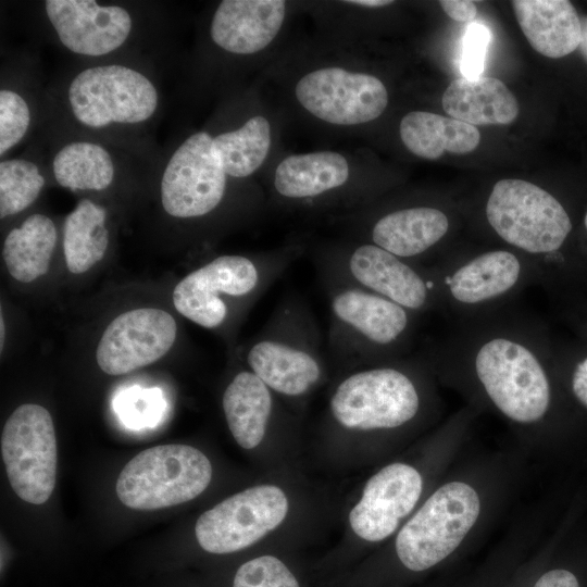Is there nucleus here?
Masks as SVG:
<instances>
[{
	"label": "nucleus",
	"instance_id": "32",
	"mask_svg": "<svg viewBox=\"0 0 587 587\" xmlns=\"http://www.w3.org/2000/svg\"><path fill=\"white\" fill-rule=\"evenodd\" d=\"M233 587H299V584L279 559L262 555L237 570Z\"/></svg>",
	"mask_w": 587,
	"mask_h": 587
},
{
	"label": "nucleus",
	"instance_id": "34",
	"mask_svg": "<svg viewBox=\"0 0 587 587\" xmlns=\"http://www.w3.org/2000/svg\"><path fill=\"white\" fill-rule=\"evenodd\" d=\"M490 38V32L485 25L471 23L467 26L462 41L460 61V68L464 77H480Z\"/></svg>",
	"mask_w": 587,
	"mask_h": 587
},
{
	"label": "nucleus",
	"instance_id": "40",
	"mask_svg": "<svg viewBox=\"0 0 587 587\" xmlns=\"http://www.w3.org/2000/svg\"><path fill=\"white\" fill-rule=\"evenodd\" d=\"M3 329H4V326H3V319H2V315H1V349L3 347Z\"/></svg>",
	"mask_w": 587,
	"mask_h": 587
},
{
	"label": "nucleus",
	"instance_id": "26",
	"mask_svg": "<svg viewBox=\"0 0 587 587\" xmlns=\"http://www.w3.org/2000/svg\"><path fill=\"white\" fill-rule=\"evenodd\" d=\"M55 182L72 191H102L117 174L114 154L92 140H72L61 146L51 161Z\"/></svg>",
	"mask_w": 587,
	"mask_h": 587
},
{
	"label": "nucleus",
	"instance_id": "7",
	"mask_svg": "<svg viewBox=\"0 0 587 587\" xmlns=\"http://www.w3.org/2000/svg\"><path fill=\"white\" fill-rule=\"evenodd\" d=\"M212 478V465L198 449L179 444L149 448L134 457L116 482L120 501L135 510H158L198 497Z\"/></svg>",
	"mask_w": 587,
	"mask_h": 587
},
{
	"label": "nucleus",
	"instance_id": "35",
	"mask_svg": "<svg viewBox=\"0 0 587 587\" xmlns=\"http://www.w3.org/2000/svg\"><path fill=\"white\" fill-rule=\"evenodd\" d=\"M445 13L455 22H473L477 15V7L469 0H442L439 1Z\"/></svg>",
	"mask_w": 587,
	"mask_h": 587
},
{
	"label": "nucleus",
	"instance_id": "13",
	"mask_svg": "<svg viewBox=\"0 0 587 587\" xmlns=\"http://www.w3.org/2000/svg\"><path fill=\"white\" fill-rule=\"evenodd\" d=\"M226 177L213 149V137L197 132L175 149L163 168L162 207L176 218L202 217L221 204Z\"/></svg>",
	"mask_w": 587,
	"mask_h": 587
},
{
	"label": "nucleus",
	"instance_id": "3",
	"mask_svg": "<svg viewBox=\"0 0 587 587\" xmlns=\"http://www.w3.org/2000/svg\"><path fill=\"white\" fill-rule=\"evenodd\" d=\"M294 249L259 257L221 255L186 275L173 290L175 309L209 329L223 327L234 305H249L285 273Z\"/></svg>",
	"mask_w": 587,
	"mask_h": 587
},
{
	"label": "nucleus",
	"instance_id": "4",
	"mask_svg": "<svg viewBox=\"0 0 587 587\" xmlns=\"http://www.w3.org/2000/svg\"><path fill=\"white\" fill-rule=\"evenodd\" d=\"M323 339L309 307L298 298L283 300L250 345L246 361L274 392L288 398L309 394L325 372Z\"/></svg>",
	"mask_w": 587,
	"mask_h": 587
},
{
	"label": "nucleus",
	"instance_id": "41",
	"mask_svg": "<svg viewBox=\"0 0 587 587\" xmlns=\"http://www.w3.org/2000/svg\"><path fill=\"white\" fill-rule=\"evenodd\" d=\"M584 224H585V227L587 229V213H586L585 218H584Z\"/></svg>",
	"mask_w": 587,
	"mask_h": 587
},
{
	"label": "nucleus",
	"instance_id": "38",
	"mask_svg": "<svg viewBox=\"0 0 587 587\" xmlns=\"http://www.w3.org/2000/svg\"><path fill=\"white\" fill-rule=\"evenodd\" d=\"M582 25V39L578 49L583 54V58L587 61V15L580 18Z\"/></svg>",
	"mask_w": 587,
	"mask_h": 587
},
{
	"label": "nucleus",
	"instance_id": "27",
	"mask_svg": "<svg viewBox=\"0 0 587 587\" xmlns=\"http://www.w3.org/2000/svg\"><path fill=\"white\" fill-rule=\"evenodd\" d=\"M55 243L52 220L39 213L29 215L4 239L2 254L10 275L21 283H30L46 274Z\"/></svg>",
	"mask_w": 587,
	"mask_h": 587
},
{
	"label": "nucleus",
	"instance_id": "30",
	"mask_svg": "<svg viewBox=\"0 0 587 587\" xmlns=\"http://www.w3.org/2000/svg\"><path fill=\"white\" fill-rule=\"evenodd\" d=\"M46 178L37 163L24 158L0 162V217L17 214L38 198Z\"/></svg>",
	"mask_w": 587,
	"mask_h": 587
},
{
	"label": "nucleus",
	"instance_id": "15",
	"mask_svg": "<svg viewBox=\"0 0 587 587\" xmlns=\"http://www.w3.org/2000/svg\"><path fill=\"white\" fill-rule=\"evenodd\" d=\"M433 271L440 301H450L462 310H478L515 292L526 279L529 265L510 250L494 249Z\"/></svg>",
	"mask_w": 587,
	"mask_h": 587
},
{
	"label": "nucleus",
	"instance_id": "12",
	"mask_svg": "<svg viewBox=\"0 0 587 587\" xmlns=\"http://www.w3.org/2000/svg\"><path fill=\"white\" fill-rule=\"evenodd\" d=\"M287 511L288 500L279 487H251L203 512L196 523V538L210 553L236 552L275 529Z\"/></svg>",
	"mask_w": 587,
	"mask_h": 587
},
{
	"label": "nucleus",
	"instance_id": "17",
	"mask_svg": "<svg viewBox=\"0 0 587 587\" xmlns=\"http://www.w3.org/2000/svg\"><path fill=\"white\" fill-rule=\"evenodd\" d=\"M175 320L160 309H136L115 317L103 332L96 352L99 367L122 375L151 364L172 348Z\"/></svg>",
	"mask_w": 587,
	"mask_h": 587
},
{
	"label": "nucleus",
	"instance_id": "5",
	"mask_svg": "<svg viewBox=\"0 0 587 587\" xmlns=\"http://www.w3.org/2000/svg\"><path fill=\"white\" fill-rule=\"evenodd\" d=\"M65 102L79 125L101 130L146 124L159 109L160 93L138 68L105 63L79 71L67 84Z\"/></svg>",
	"mask_w": 587,
	"mask_h": 587
},
{
	"label": "nucleus",
	"instance_id": "11",
	"mask_svg": "<svg viewBox=\"0 0 587 587\" xmlns=\"http://www.w3.org/2000/svg\"><path fill=\"white\" fill-rule=\"evenodd\" d=\"M1 454L14 492L28 503H45L57 478V439L50 413L39 404L20 405L4 424Z\"/></svg>",
	"mask_w": 587,
	"mask_h": 587
},
{
	"label": "nucleus",
	"instance_id": "39",
	"mask_svg": "<svg viewBox=\"0 0 587 587\" xmlns=\"http://www.w3.org/2000/svg\"><path fill=\"white\" fill-rule=\"evenodd\" d=\"M347 2L351 4L369 7V8L385 7L392 3V1H388V0H352V1H347Z\"/></svg>",
	"mask_w": 587,
	"mask_h": 587
},
{
	"label": "nucleus",
	"instance_id": "22",
	"mask_svg": "<svg viewBox=\"0 0 587 587\" xmlns=\"http://www.w3.org/2000/svg\"><path fill=\"white\" fill-rule=\"evenodd\" d=\"M441 102L450 117L473 126L511 124L520 110L505 84L487 76L453 80L445 90Z\"/></svg>",
	"mask_w": 587,
	"mask_h": 587
},
{
	"label": "nucleus",
	"instance_id": "36",
	"mask_svg": "<svg viewBox=\"0 0 587 587\" xmlns=\"http://www.w3.org/2000/svg\"><path fill=\"white\" fill-rule=\"evenodd\" d=\"M534 587H579L576 576L566 570H552L545 573Z\"/></svg>",
	"mask_w": 587,
	"mask_h": 587
},
{
	"label": "nucleus",
	"instance_id": "24",
	"mask_svg": "<svg viewBox=\"0 0 587 587\" xmlns=\"http://www.w3.org/2000/svg\"><path fill=\"white\" fill-rule=\"evenodd\" d=\"M400 137L415 155L435 160L444 153L466 154L480 141L476 126L426 111H412L400 122Z\"/></svg>",
	"mask_w": 587,
	"mask_h": 587
},
{
	"label": "nucleus",
	"instance_id": "20",
	"mask_svg": "<svg viewBox=\"0 0 587 587\" xmlns=\"http://www.w3.org/2000/svg\"><path fill=\"white\" fill-rule=\"evenodd\" d=\"M449 227L447 214L437 208H403L382 215L373 224L371 243L410 261L433 249Z\"/></svg>",
	"mask_w": 587,
	"mask_h": 587
},
{
	"label": "nucleus",
	"instance_id": "28",
	"mask_svg": "<svg viewBox=\"0 0 587 587\" xmlns=\"http://www.w3.org/2000/svg\"><path fill=\"white\" fill-rule=\"evenodd\" d=\"M105 221V209L90 199H82L65 217L63 252L71 273H85L103 258L109 246Z\"/></svg>",
	"mask_w": 587,
	"mask_h": 587
},
{
	"label": "nucleus",
	"instance_id": "31",
	"mask_svg": "<svg viewBox=\"0 0 587 587\" xmlns=\"http://www.w3.org/2000/svg\"><path fill=\"white\" fill-rule=\"evenodd\" d=\"M32 110L27 99L13 88L0 90V155L3 158L28 134Z\"/></svg>",
	"mask_w": 587,
	"mask_h": 587
},
{
	"label": "nucleus",
	"instance_id": "8",
	"mask_svg": "<svg viewBox=\"0 0 587 587\" xmlns=\"http://www.w3.org/2000/svg\"><path fill=\"white\" fill-rule=\"evenodd\" d=\"M421 398L409 372L390 362L352 372L335 388L329 411L345 429H394L419 413Z\"/></svg>",
	"mask_w": 587,
	"mask_h": 587
},
{
	"label": "nucleus",
	"instance_id": "37",
	"mask_svg": "<svg viewBox=\"0 0 587 587\" xmlns=\"http://www.w3.org/2000/svg\"><path fill=\"white\" fill-rule=\"evenodd\" d=\"M572 388L576 398L587 408V358L576 365Z\"/></svg>",
	"mask_w": 587,
	"mask_h": 587
},
{
	"label": "nucleus",
	"instance_id": "9",
	"mask_svg": "<svg viewBox=\"0 0 587 587\" xmlns=\"http://www.w3.org/2000/svg\"><path fill=\"white\" fill-rule=\"evenodd\" d=\"M479 510V497L470 485L451 482L441 486L400 529L398 558L415 572L434 566L461 544Z\"/></svg>",
	"mask_w": 587,
	"mask_h": 587
},
{
	"label": "nucleus",
	"instance_id": "29",
	"mask_svg": "<svg viewBox=\"0 0 587 587\" xmlns=\"http://www.w3.org/2000/svg\"><path fill=\"white\" fill-rule=\"evenodd\" d=\"M271 145V126L263 116H253L235 130L213 138V149L227 176L251 175L264 162Z\"/></svg>",
	"mask_w": 587,
	"mask_h": 587
},
{
	"label": "nucleus",
	"instance_id": "23",
	"mask_svg": "<svg viewBox=\"0 0 587 587\" xmlns=\"http://www.w3.org/2000/svg\"><path fill=\"white\" fill-rule=\"evenodd\" d=\"M270 389L253 372H238L224 390L222 405L228 428L243 449L263 440L274 412Z\"/></svg>",
	"mask_w": 587,
	"mask_h": 587
},
{
	"label": "nucleus",
	"instance_id": "33",
	"mask_svg": "<svg viewBox=\"0 0 587 587\" xmlns=\"http://www.w3.org/2000/svg\"><path fill=\"white\" fill-rule=\"evenodd\" d=\"M118 413L129 426H151L159 420L163 409V399L159 389H128L118 398Z\"/></svg>",
	"mask_w": 587,
	"mask_h": 587
},
{
	"label": "nucleus",
	"instance_id": "18",
	"mask_svg": "<svg viewBox=\"0 0 587 587\" xmlns=\"http://www.w3.org/2000/svg\"><path fill=\"white\" fill-rule=\"evenodd\" d=\"M420 473L404 463H392L373 475L361 500L349 514L352 530L367 541L390 536L415 507L422 494Z\"/></svg>",
	"mask_w": 587,
	"mask_h": 587
},
{
	"label": "nucleus",
	"instance_id": "21",
	"mask_svg": "<svg viewBox=\"0 0 587 587\" xmlns=\"http://www.w3.org/2000/svg\"><path fill=\"white\" fill-rule=\"evenodd\" d=\"M519 25L538 53L559 59L578 49L580 18L567 0L512 1Z\"/></svg>",
	"mask_w": 587,
	"mask_h": 587
},
{
	"label": "nucleus",
	"instance_id": "6",
	"mask_svg": "<svg viewBox=\"0 0 587 587\" xmlns=\"http://www.w3.org/2000/svg\"><path fill=\"white\" fill-rule=\"evenodd\" d=\"M485 213L504 242L530 257L555 254L572 230L571 218L558 199L520 178L498 180L487 199Z\"/></svg>",
	"mask_w": 587,
	"mask_h": 587
},
{
	"label": "nucleus",
	"instance_id": "1",
	"mask_svg": "<svg viewBox=\"0 0 587 587\" xmlns=\"http://www.w3.org/2000/svg\"><path fill=\"white\" fill-rule=\"evenodd\" d=\"M466 349L474 373L495 407L510 420H541L551 389L539 341L512 327H490L476 334Z\"/></svg>",
	"mask_w": 587,
	"mask_h": 587
},
{
	"label": "nucleus",
	"instance_id": "25",
	"mask_svg": "<svg viewBox=\"0 0 587 587\" xmlns=\"http://www.w3.org/2000/svg\"><path fill=\"white\" fill-rule=\"evenodd\" d=\"M349 178L347 160L337 152L322 151L294 154L277 166L276 191L288 199H313L346 184Z\"/></svg>",
	"mask_w": 587,
	"mask_h": 587
},
{
	"label": "nucleus",
	"instance_id": "10",
	"mask_svg": "<svg viewBox=\"0 0 587 587\" xmlns=\"http://www.w3.org/2000/svg\"><path fill=\"white\" fill-rule=\"evenodd\" d=\"M329 274L420 313L440 301L434 271L399 258L373 243H362L326 258L319 265Z\"/></svg>",
	"mask_w": 587,
	"mask_h": 587
},
{
	"label": "nucleus",
	"instance_id": "2",
	"mask_svg": "<svg viewBox=\"0 0 587 587\" xmlns=\"http://www.w3.org/2000/svg\"><path fill=\"white\" fill-rule=\"evenodd\" d=\"M321 275L330 309L329 355L352 366L399 355L412 333L415 313L347 280Z\"/></svg>",
	"mask_w": 587,
	"mask_h": 587
},
{
	"label": "nucleus",
	"instance_id": "19",
	"mask_svg": "<svg viewBox=\"0 0 587 587\" xmlns=\"http://www.w3.org/2000/svg\"><path fill=\"white\" fill-rule=\"evenodd\" d=\"M285 4L283 0H224L213 14L211 38L230 53L261 51L280 29Z\"/></svg>",
	"mask_w": 587,
	"mask_h": 587
},
{
	"label": "nucleus",
	"instance_id": "14",
	"mask_svg": "<svg viewBox=\"0 0 587 587\" xmlns=\"http://www.w3.org/2000/svg\"><path fill=\"white\" fill-rule=\"evenodd\" d=\"M296 97L314 116L335 125H357L377 118L388 103V92L375 76L324 67L304 75Z\"/></svg>",
	"mask_w": 587,
	"mask_h": 587
},
{
	"label": "nucleus",
	"instance_id": "16",
	"mask_svg": "<svg viewBox=\"0 0 587 587\" xmlns=\"http://www.w3.org/2000/svg\"><path fill=\"white\" fill-rule=\"evenodd\" d=\"M46 16L59 41L83 57H103L121 49L130 38L135 21L118 4L92 0H48Z\"/></svg>",
	"mask_w": 587,
	"mask_h": 587
}]
</instances>
